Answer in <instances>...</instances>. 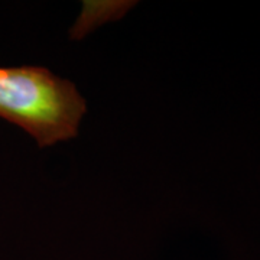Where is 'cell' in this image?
Masks as SVG:
<instances>
[{"mask_svg":"<svg viewBox=\"0 0 260 260\" xmlns=\"http://www.w3.org/2000/svg\"><path fill=\"white\" fill-rule=\"evenodd\" d=\"M136 2L129 0H103V2H84L78 16L70 29V37L80 41L88 37L103 25L112 23L124 18Z\"/></svg>","mask_w":260,"mask_h":260,"instance_id":"7a4b0ae2","label":"cell"},{"mask_svg":"<svg viewBox=\"0 0 260 260\" xmlns=\"http://www.w3.org/2000/svg\"><path fill=\"white\" fill-rule=\"evenodd\" d=\"M87 102L73 81L38 65H0V119L23 130L39 148L74 139Z\"/></svg>","mask_w":260,"mask_h":260,"instance_id":"6da1fadb","label":"cell"}]
</instances>
